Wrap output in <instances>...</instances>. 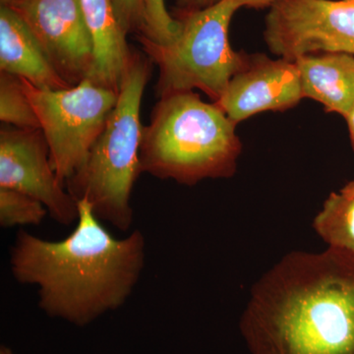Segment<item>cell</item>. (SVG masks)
I'll use <instances>...</instances> for the list:
<instances>
[{"mask_svg": "<svg viewBox=\"0 0 354 354\" xmlns=\"http://www.w3.org/2000/svg\"><path fill=\"white\" fill-rule=\"evenodd\" d=\"M241 330L251 354H354V254H286L254 285Z\"/></svg>", "mask_w": 354, "mask_h": 354, "instance_id": "obj_1", "label": "cell"}, {"mask_svg": "<svg viewBox=\"0 0 354 354\" xmlns=\"http://www.w3.org/2000/svg\"><path fill=\"white\" fill-rule=\"evenodd\" d=\"M78 208L76 227L62 241L19 230L9 265L16 281L37 286L46 315L85 327L131 297L145 266L146 239L139 230L115 239L87 202Z\"/></svg>", "mask_w": 354, "mask_h": 354, "instance_id": "obj_2", "label": "cell"}, {"mask_svg": "<svg viewBox=\"0 0 354 354\" xmlns=\"http://www.w3.org/2000/svg\"><path fill=\"white\" fill-rule=\"evenodd\" d=\"M235 127L215 102L193 91L162 95L142 131V174L189 186L230 178L242 151Z\"/></svg>", "mask_w": 354, "mask_h": 354, "instance_id": "obj_3", "label": "cell"}, {"mask_svg": "<svg viewBox=\"0 0 354 354\" xmlns=\"http://www.w3.org/2000/svg\"><path fill=\"white\" fill-rule=\"evenodd\" d=\"M151 65L150 58L134 51L104 129L83 165L64 183L77 203L87 202L100 221L122 232L133 225L132 190L142 174L140 113Z\"/></svg>", "mask_w": 354, "mask_h": 354, "instance_id": "obj_4", "label": "cell"}, {"mask_svg": "<svg viewBox=\"0 0 354 354\" xmlns=\"http://www.w3.org/2000/svg\"><path fill=\"white\" fill-rule=\"evenodd\" d=\"M239 6L221 0L215 6L176 16L180 32L171 44H158L137 36L142 50L158 68L156 93L162 95L202 91L216 102L248 55L232 50L228 31Z\"/></svg>", "mask_w": 354, "mask_h": 354, "instance_id": "obj_5", "label": "cell"}, {"mask_svg": "<svg viewBox=\"0 0 354 354\" xmlns=\"http://www.w3.org/2000/svg\"><path fill=\"white\" fill-rule=\"evenodd\" d=\"M20 82L48 141L55 174L64 185L85 162L120 94L88 80L57 91L41 90L23 78Z\"/></svg>", "mask_w": 354, "mask_h": 354, "instance_id": "obj_6", "label": "cell"}, {"mask_svg": "<svg viewBox=\"0 0 354 354\" xmlns=\"http://www.w3.org/2000/svg\"><path fill=\"white\" fill-rule=\"evenodd\" d=\"M265 18L270 51L295 62L311 53L354 55V0H278Z\"/></svg>", "mask_w": 354, "mask_h": 354, "instance_id": "obj_7", "label": "cell"}, {"mask_svg": "<svg viewBox=\"0 0 354 354\" xmlns=\"http://www.w3.org/2000/svg\"><path fill=\"white\" fill-rule=\"evenodd\" d=\"M0 187L20 191L43 203L57 223L78 221V203L60 183L43 130H0Z\"/></svg>", "mask_w": 354, "mask_h": 354, "instance_id": "obj_8", "label": "cell"}, {"mask_svg": "<svg viewBox=\"0 0 354 354\" xmlns=\"http://www.w3.org/2000/svg\"><path fill=\"white\" fill-rule=\"evenodd\" d=\"M9 8L29 27L65 82L73 87L88 80L94 43L80 0H24Z\"/></svg>", "mask_w": 354, "mask_h": 354, "instance_id": "obj_9", "label": "cell"}, {"mask_svg": "<svg viewBox=\"0 0 354 354\" xmlns=\"http://www.w3.org/2000/svg\"><path fill=\"white\" fill-rule=\"evenodd\" d=\"M302 99L295 62L259 53L248 55L245 65L232 77L215 104L239 124L257 113L293 108Z\"/></svg>", "mask_w": 354, "mask_h": 354, "instance_id": "obj_10", "label": "cell"}, {"mask_svg": "<svg viewBox=\"0 0 354 354\" xmlns=\"http://www.w3.org/2000/svg\"><path fill=\"white\" fill-rule=\"evenodd\" d=\"M0 72L26 79L41 90L71 87L58 75L24 21L6 6H0Z\"/></svg>", "mask_w": 354, "mask_h": 354, "instance_id": "obj_11", "label": "cell"}, {"mask_svg": "<svg viewBox=\"0 0 354 354\" xmlns=\"http://www.w3.org/2000/svg\"><path fill=\"white\" fill-rule=\"evenodd\" d=\"M94 43L95 65L88 80L120 94L134 51L116 19L111 0H80Z\"/></svg>", "mask_w": 354, "mask_h": 354, "instance_id": "obj_12", "label": "cell"}, {"mask_svg": "<svg viewBox=\"0 0 354 354\" xmlns=\"http://www.w3.org/2000/svg\"><path fill=\"white\" fill-rule=\"evenodd\" d=\"M304 97L320 102L344 120L354 109V55L320 53L295 60Z\"/></svg>", "mask_w": 354, "mask_h": 354, "instance_id": "obj_13", "label": "cell"}, {"mask_svg": "<svg viewBox=\"0 0 354 354\" xmlns=\"http://www.w3.org/2000/svg\"><path fill=\"white\" fill-rule=\"evenodd\" d=\"M317 234L330 247L354 254V198L332 193L313 221Z\"/></svg>", "mask_w": 354, "mask_h": 354, "instance_id": "obj_14", "label": "cell"}, {"mask_svg": "<svg viewBox=\"0 0 354 354\" xmlns=\"http://www.w3.org/2000/svg\"><path fill=\"white\" fill-rule=\"evenodd\" d=\"M0 120L19 129H41L19 77L6 72H0Z\"/></svg>", "mask_w": 354, "mask_h": 354, "instance_id": "obj_15", "label": "cell"}, {"mask_svg": "<svg viewBox=\"0 0 354 354\" xmlns=\"http://www.w3.org/2000/svg\"><path fill=\"white\" fill-rule=\"evenodd\" d=\"M43 203L20 191L0 187V225L2 228L38 225L48 215Z\"/></svg>", "mask_w": 354, "mask_h": 354, "instance_id": "obj_16", "label": "cell"}, {"mask_svg": "<svg viewBox=\"0 0 354 354\" xmlns=\"http://www.w3.org/2000/svg\"><path fill=\"white\" fill-rule=\"evenodd\" d=\"M143 21L140 36L158 44H171L180 32V21L167 11L165 0H145Z\"/></svg>", "mask_w": 354, "mask_h": 354, "instance_id": "obj_17", "label": "cell"}, {"mask_svg": "<svg viewBox=\"0 0 354 354\" xmlns=\"http://www.w3.org/2000/svg\"><path fill=\"white\" fill-rule=\"evenodd\" d=\"M116 19L121 29L128 36L139 35L143 29L145 0H111Z\"/></svg>", "mask_w": 354, "mask_h": 354, "instance_id": "obj_18", "label": "cell"}, {"mask_svg": "<svg viewBox=\"0 0 354 354\" xmlns=\"http://www.w3.org/2000/svg\"><path fill=\"white\" fill-rule=\"evenodd\" d=\"M220 1L221 0H177L174 17L181 15V14L194 12V11L208 8Z\"/></svg>", "mask_w": 354, "mask_h": 354, "instance_id": "obj_19", "label": "cell"}, {"mask_svg": "<svg viewBox=\"0 0 354 354\" xmlns=\"http://www.w3.org/2000/svg\"><path fill=\"white\" fill-rule=\"evenodd\" d=\"M235 3L239 6V8H265V7H270L274 2L278 0H234Z\"/></svg>", "mask_w": 354, "mask_h": 354, "instance_id": "obj_20", "label": "cell"}, {"mask_svg": "<svg viewBox=\"0 0 354 354\" xmlns=\"http://www.w3.org/2000/svg\"><path fill=\"white\" fill-rule=\"evenodd\" d=\"M346 122H348L349 137H351V143L354 150V109L349 114L348 118H346Z\"/></svg>", "mask_w": 354, "mask_h": 354, "instance_id": "obj_21", "label": "cell"}, {"mask_svg": "<svg viewBox=\"0 0 354 354\" xmlns=\"http://www.w3.org/2000/svg\"><path fill=\"white\" fill-rule=\"evenodd\" d=\"M339 191L344 193V194L348 195V196L354 198V179L351 180V183L346 184V185Z\"/></svg>", "mask_w": 354, "mask_h": 354, "instance_id": "obj_22", "label": "cell"}, {"mask_svg": "<svg viewBox=\"0 0 354 354\" xmlns=\"http://www.w3.org/2000/svg\"><path fill=\"white\" fill-rule=\"evenodd\" d=\"M24 0H0V6L10 7Z\"/></svg>", "mask_w": 354, "mask_h": 354, "instance_id": "obj_23", "label": "cell"}, {"mask_svg": "<svg viewBox=\"0 0 354 354\" xmlns=\"http://www.w3.org/2000/svg\"><path fill=\"white\" fill-rule=\"evenodd\" d=\"M0 354H15L11 351L10 348H7L6 346H1L0 348Z\"/></svg>", "mask_w": 354, "mask_h": 354, "instance_id": "obj_24", "label": "cell"}]
</instances>
